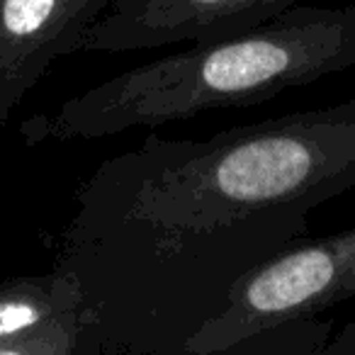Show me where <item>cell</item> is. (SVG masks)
Wrapping results in <instances>:
<instances>
[{
    "label": "cell",
    "instance_id": "5",
    "mask_svg": "<svg viewBox=\"0 0 355 355\" xmlns=\"http://www.w3.org/2000/svg\"><path fill=\"white\" fill-rule=\"evenodd\" d=\"M110 0H0V124L61 56L83 51Z\"/></svg>",
    "mask_w": 355,
    "mask_h": 355
},
{
    "label": "cell",
    "instance_id": "9",
    "mask_svg": "<svg viewBox=\"0 0 355 355\" xmlns=\"http://www.w3.org/2000/svg\"><path fill=\"white\" fill-rule=\"evenodd\" d=\"M316 355H355V319L331 336Z\"/></svg>",
    "mask_w": 355,
    "mask_h": 355
},
{
    "label": "cell",
    "instance_id": "2",
    "mask_svg": "<svg viewBox=\"0 0 355 355\" xmlns=\"http://www.w3.org/2000/svg\"><path fill=\"white\" fill-rule=\"evenodd\" d=\"M355 66V6H295L236 37L193 44L20 124L25 144L90 141L207 110L251 107Z\"/></svg>",
    "mask_w": 355,
    "mask_h": 355
},
{
    "label": "cell",
    "instance_id": "8",
    "mask_svg": "<svg viewBox=\"0 0 355 355\" xmlns=\"http://www.w3.org/2000/svg\"><path fill=\"white\" fill-rule=\"evenodd\" d=\"M0 355H103V348L83 316H73L40 338L3 345Z\"/></svg>",
    "mask_w": 355,
    "mask_h": 355
},
{
    "label": "cell",
    "instance_id": "3",
    "mask_svg": "<svg viewBox=\"0 0 355 355\" xmlns=\"http://www.w3.org/2000/svg\"><path fill=\"white\" fill-rule=\"evenodd\" d=\"M355 297V227L300 239L248 270L224 309L185 345V355H214L261 331L319 316Z\"/></svg>",
    "mask_w": 355,
    "mask_h": 355
},
{
    "label": "cell",
    "instance_id": "6",
    "mask_svg": "<svg viewBox=\"0 0 355 355\" xmlns=\"http://www.w3.org/2000/svg\"><path fill=\"white\" fill-rule=\"evenodd\" d=\"M73 316H83V302L64 272L0 280V348L40 338Z\"/></svg>",
    "mask_w": 355,
    "mask_h": 355
},
{
    "label": "cell",
    "instance_id": "4",
    "mask_svg": "<svg viewBox=\"0 0 355 355\" xmlns=\"http://www.w3.org/2000/svg\"><path fill=\"white\" fill-rule=\"evenodd\" d=\"M302 0H110L83 51H141L236 37Z\"/></svg>",
    "mask_w": 355,
    "mask_h": 355
},
{
    "label": "cell",
    "instance_id": "1",
    "mask_svg": "<svg viewBox=\"0 0 355 355\" xmlns=\"http://www.w3.org/2000/svg\"><path fill=\"white\" fill-rule=\"evenodd\" d=\"M350 188L355 98L202 141L148 134L80 183L54 270L103 355H185L236 282Z\"/></svg>",
    "mask_w": 355,
    "mask_h": 355
},
{
    "label": "cell",
    "instance_id": "7",
    "mask_svg": "<svg viewBox=\"0 0 355 355\" xmlns=\"http://www.w3.org/2000/svg\"><path fill=\"white\" fill-rule=\"evenodd\" d=\"M331 336H334V321L311 316L261 331L214 355H316Z\"/></svg>",
    "mask_w": 355,
    "mask_h": 355
}]
</instances>
